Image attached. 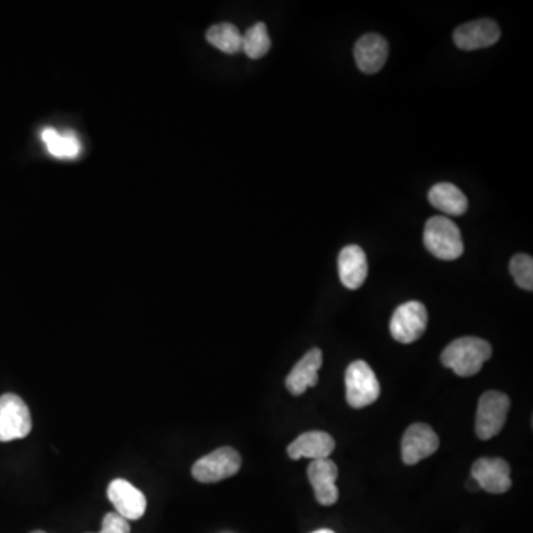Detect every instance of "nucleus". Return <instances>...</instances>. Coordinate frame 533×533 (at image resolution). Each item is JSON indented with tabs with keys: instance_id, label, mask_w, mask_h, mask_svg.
Returning a JSON list of instances; mask_svg holds the SVG:
<instances>
[{
	"instance_id": "nucleus-18",
	"label": "nucleus",
	"mask_w": 533,
	"mask_h": 533,
	"mask_svg": "<svg viewBox=\"0 0 533 533\" xmlns=\"http://www.w3.org/2000/svg\"><path fill=\"white\" fill-rule=\"evenodd\" d=\"M42 141L47 144V148L54 157L58 159H74L80 153V141L78 135L70 131L58 132L54 128H45L40 133Z\"/></svg>"
},
{
	"instance_id": "nucleus-24",
	"label": "nucleus",
	"mask_w": 533,
	"mask_h": 533,
	"mask_svg": "<svg viewBox=\"0 0 533 533\" xmlns=\"http://www.w3.org/2000/svg\"><path fill=\"white\" fill-rule=\"evenodd\" d=\"M313 533H335V532H334V530H331V529H318Z\"/></svg>"
},
{
	"instance_id": "nucleus-19",
	"label": "nucleus",
	"mask_w": 533,
	"mask_h": 533,
	"mask_svg": "<svg viewBox=\"0 0 533 533\" xmlns=\"http://www.w3.org/2000/svg\"><path fill=\"white\" fill-rule=\"evenodd\" d=\"M207 40L212 47L220 49L224 54H237L241 51V33L234 24L221 22L212 26L207 31Z\"/></svg>"
},
{
	"instance_id": "nucleus-13",
	"label": "nucleus",
	"mask_w": 533,
	"mask_h": 533,
	"mask_svg": "<svg viewBox=\"0 0 533 533\" xmlns=\"http://www.w3.org/2000/svg\"><path fill=\"white\" fill-rule=\"evenodd\" d=\"M388 58V44L376 33L361 36L354 47V60L360 72L366 74L378 73Z\"/></svg>"
},
{
	"instance_id": "nucleus-6",
	"label": "nucleus",
	"mask_w": 533,
	"mask_h": 533,
	"mask_svg": "<svg viewBox=\"0 0 533 533\" xmlns=\"http://www.w3.org/2000/svg\"><path fill=\"white\" fill-rule=\"evenodd\" d=\"M510 397L503 393L486 392L478 400L476 415V435L480 440H489L498 436L507 421Z\"/></svg>"
},
{
	"instance_id": "nucleus-22",
	"label": "nucleus",
	"mask_w": 533,
	"mask_h": 533,
	"mask_svg": "<svg viewBox=\"0 0 533 533\" xmlns=\"http://www.w3.org/2000/svg\"><path fill=\"white\" fill-rule=\"evenodd\" d=\"M131 528L128 520L119 516L117 512H108L103 519L101 532L98 533H130Z\"/></svg>"
},
{
	"instance_id": "nucleus-9",
	"label": "nucleus",
	"mask_w": 533,
	"mask_h": 533,
	"mask_svg": "<svg viewBox=\"0 0 533 533\" xmlns=\"http://www.w3.org/2000/svg\"><path fill=\"white\" fill-rule=\"evenodd\" d=\"M471 478L480 489L489 494H505L512 487V469L507 461L501 458H480L471 469Z\"/></svg>"
},
{
	"instance_id": "nucleus-1",
	"label": "nucleus",
	"mask_w": 533,
	"mask_h": 533,
	"mask_svg": "<svg viewBox=\"0 0 533 533\" xmlns=\"http://www.w3.org/2000/svg\"><path fill=\"white\" fill-rule=\"evenodd\" d=\"M490 357L492 347L487 341L476 336H462L444 350L442 363L458 376L469 378L478 374Z\"/></svg>"
},
{
	"instance_id": "nucleus-10",
	"label": "nucleus",
	"mask_w": 533,
	"mask_h": 533,
	"mask_svg": "<svg viewBox=\"0 0 533 533\" xmlns=\"http://www.w3.org/2000/svg\"><path fill=\"white\" fill-rule=\"evenodd\" d=\"M107 496L116 508L119 516L125 520H138L147 510L146 495L131 485L128 480L116 478L108 485Z\"/></svg>"
},
{
	"instance_id": "nucleus-20",
	"label": "nucleus",
	"mask_w": 533,
	"mask_h": 533,
	"mask_svg": "<svg viewBox=\"0 0 533 533\" xmlns=\"http://www.w3.org/2000/svg\"><path fill=\"white\" fill-rule=\"evenodd\" d=\"M271 47L270 36L264 22H257L241 35V51L252 60H258L268 54Z\"/></svg>"
},
{
	"instance_id": "nucleus-8",
	"label": "nucleus",
	"mask_w": 533,
	"mask_h": 533,
	"mask_svg": "<svg viewBox=\"0 0 533 533\" xmlns=\"http://www.w3.org/2000/svg\"><path fill=\"white\" fill-rule=\"evenodd\" d=\"M440 446L435 430L427 424L417 422L404 431L402 439V460L406 465H415L433 455Z\"/></svg>"
},
{
	"instance_id": "nucleus-25",
	"label": "nucleus",
	"mask_w": 533,
	"mask_h": 533,
	"mask_svg": "<svg viewBox=\"0 0 533 533\" xmlns=\"http://www.w3.org/2000/svg\"><path fill=\"white\" fill-rule=\"evenodd\" d=\"M31 533H45L44 530H35V532H31Z\"/></svg>"
},
{
	"instance_id": "nucleus-7",
	"label": "nucleus",
	"mask_w": 533,
	"mask_h": 533,
	"mask_svg": "<svg viewBox=\"0 0 533 533\" xmlns=\"http://www.w3.org/2000/svg\"><path fill=\"white\" fill-rule=\"evenodd\" d=\"M427 323L428 313L424 304L418 301L404 302L393 313L390 332L397 343L412 344L424 335Z\"/></svg>"
},
{
	"instance_id": "nucleus-17",
	"label": "nucleus",
	"mask_w": 533,
	"mask_h": 533,
	"mask_svg": "<svg viewBox=\"0 0 533 533\" xmlns=\"http://www.w3.org/2000/svg\"><path fill=\"white\" fill-rule=\"evenodd\" d=\"M428 200L436 209L444 212L446 216H464L469 209V199L451 182H439L433 185L428 191Z\"/></svg>"
},
{
	"instance_id": "nucleus-2",
	"label": "nucleus",
	"mask_w": 533,
	"mask_h": 533,
	"mask_svg": "<svg viewBox=\"0 0 533 533\" xmlns=\"http://www.w3.org/2000/svg\"><path fill=\"white\" fill-rule=\"evenodd\" d=\"M424 245L431 255L444 261H453L464 254L460 228L446 216H431L427 221Z\"/></svg>"
},
{
	"instance_id": "nucleus-11",
	"label": "nucleus",
	"mask_w": 533,
	"mask_h": 533,
	"mask_svg": "<svg viewBox=\"0 0 533 533\" xmlns=\"http://www.w3.org/2000/svg\"><path fill=\"white\" fill-rule=\"evenodd\" d=\"M501 38V29L492 20H476L458 27L453 31V42L462 51H476L492 47Z\"/></svg>"
},
{
	"instance_id": "nucleus-14",
	"label": "nucleus",
	"mask_w": 533,
	"mask_h": 533,
	"mask_svg": "<svg viewBox=\"0 0 533 533\" xmlns=\"http://www.w3.org/2000/svg\"><path fill=\"white\" fill-rule=\"evenodd\" d=\"M322 350L313 349L298 361L289 372L286 388L292 396H301L309 387H316L318 383V369L322 368Z\"/></svg>"
},
{
	"instance_id": "nucleus-5",
	"label": "nucleus",
	"mask_w": 533,
	"mask_h": 533,
	"mask_svg": "<svg viewBox=\"0 0 533 533\" xmlns=\"http://www.w3.org/2000/svg\"><path fill=\"white\" fill-rule=\"evenodd\" d=\"M241 467V456L236 449L224 446L203 456L193 465L191 474L200 483H218L233 478Z\"/></svg>"
},
{
	"instance_id": "nucleus-23",
	"label": "nucleus",
	"mask_w": 533,
	"mask_h": 533,
	"mask_svg": "<svg viewBox=\"0 0 533 533\" xmlns=\"http://www.w3.org/2000/svg\"><path fill=\"white\" fill-rule=\"evenodd\" d=\"M467 487H469V489L471 490V492H476V490L480 489V486H478V483L476 482V480H474L473 478H470L469 482H467Z\"/></svg>"
},
{
	"instance_id": "nucleus-16",
	"label": "nucleus",
	"mask_w": 533,
	"mask_h": 533,
	"mask_svg": "<svg viewBox=\"0 0 533 533\" xmlns=\"http://www.w3.org/2000/svg\"><path fill=\"white\" fill-rule=\"evenodd\" d=\"M335 449V440L325 431H309L293 440L288 446V455L291 460L298 461L301 458L309 460H325Z\"/></svg>"
},
{
	"instance_id": "nucleus-12",
	"label": "nucleus",
	"mask_w": 533,
	"mask_h": 533,
	"mask_svg": "<svg viewBox=\"0 0 533 533\" xmlns=\"http://www.w3.org/2000/svg\"><path fill=\"white\" fill-rule=\"evenodd\" d=\"M307 473L317 503L325 507L334 505L340 498V492L335 485L338 478V467L335 462L329 458L311 461Z\"/></svg>"
},
{
	"instance_id": "nucleus-4",
	"label": "nucleus",
	"mask_w": 533,
	"mask_h": 533,
	"mask_svg": "<svg viewBox=\"0 0 533 533\" xmlns=\"http://www.w3.org/2000/svg\"><path fill=\"white\" fill-rule=\"evenodd\" d=\"M31 427L30 409L21 397L13 393L0 396V442L24 439Z\"/></svg>"
},
{
	"instance_id": "nucleus-15",
	"label": "nucleus",
	"mask_w": 533,
	"mask_h": 533,
	"mask_svg": "<svg viewBox=\"0 0 533 533\" xmlns=\"http://www.w3.org/2000/svg\"><path fill=\"white\" fill-rule=\"evenodd\" d=\"M368 259L365 250L360 246L349 245L341 250L338 257V273H340L341 283L350 291H356L365 283L368 277Z\"/></svg>"
},
{
	"instance_id": "nucleus-21",
	"label": "nucleus",
	"mask_w": 533,
	"mask_h": 533,
	"mask_svg": "<svg viewBox=\"0 0 533 533\" xmlns=\"http://www.w3.org/2000/svg\"><path fill=\"white\" fill-rule=\"evenodd\" d=\"M510 271L512 279L521 289L532 291L533 289V259L526 254H517L510 261Z\"/></svg>"
},
{
	"instance_id": "nucleus-3",
	"label": "nucleus",
	"mask_w": 533,
	"mask_h": 533,
	"mask_svg": "<svg viewBox=\"0 0 533 533\" xmlns=\"http://www.w3.org/2000/svg\"><path fill=\"white\" fill-rule=\"evenodd\" d=\"M347 403L354 409L375 403L381 394L378 379L366 361L356 360L345 370Z\"/></svg>"
}]
</instances>
